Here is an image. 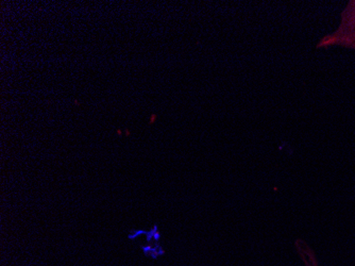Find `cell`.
<instances>
[{"label": "cell", "mask_w": 355, "mask_h": 266, "mask_svg": "<svg viewBox=\"0 0 355 266\" xmlns=\"http://www.w3.org/2000/svg\"><path fill=\"white\" fill-rule=\"evenodd\" d=\"M344 46L355 51V1H349L342 13V23L336 31L326 35L317 44V48Z\"/></svg>", "instance_id": "6da1fadb"}, {"label": "cell", "mask_w": 355, "mask_h": 266, "mask_svg": "<svg viewBox=\"0 0 355 266\" xmlns=\"http://www.w3.org/2000/svg\"><path fill=\"white\" fill-rule=\"evenodd\" d=\"M125 135H130V132H129V130L125 129Z\"/></svg>", "instance_id": "277c9868"}, {"label": "cell", "mask_w": 355, "mask_h": 266, "mask_svg": "<svg viewBox=\"0 0 355 266\" xmlns=\"http://www.w3.org/2000/svg\"><path fill=\"white\" fill-rule=\"evenodd\" d=\"M295 247H296L297 255L303 266H320L316 253L306 242L298 239L295 242Z\"/></svg>", "instance_id": "7a4b0ae2"}, {"label": "cell", "mask_w": 355, "mask_h": 266, "mask_svg": "<svg viewBox=\"0 0 355 266\" xmlns=\"http://www.w3.org/2000/svg\"><path fill=\"white\" fill-rule=\"evenodd\" d=\"M117 131H119V135H121V130H117Z\"/></svg>", "instance_id": "5b68a950"}, {"label": "cell", "mask_w": 355, "mask_h": 266, "mask_svg": "<svg viewBox=\"0 0 355 266\" xmlns=\"http://www.w3.org/2000/svg\"><path fill=\"white\" fill-rule=\"evenodd\" d=\"M155 114H153V115L151 116V117H150V121H149V124H150V125H151V124H153V122H155Z\"/></svg>", "instance_id": "3957f363"}]
</instances>
